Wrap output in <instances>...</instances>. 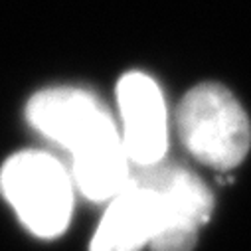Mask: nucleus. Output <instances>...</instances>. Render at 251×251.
I'll list each match as a JSON object with an SVG mask.
<instances>
[{
    "mask_svg": "<svg viewBox=\"0 0 251 251\" xmlns=\"http://www.w3.org/2000/svg\"><path fill=\"white\" fill-rule=\"evenodd\" d=\"M32 127L72 154L75 188L93 202H109L131 180L121 129L105 103L87 89L50 87L26 107Z\"/></svg>",
    "mask_w": 251,
    "mask_h": 251,
    "instance_id": "f257e3e1",
    "label": "nucleus"
},
{
    "mask_svg": "<svg viewBox=\"0 0 251 251\" xmlns=\"http://www.w3.org/2000/svg\"><path fill=\"white\" fill-rule=\"evenodd\" d=\"M121 137L131 164L149 168L164 162L168 113L158 83L143 72L125 74L117 83Z\"/></svg>",
    "mask_w": 251,
    "mask_h": 251,
    "instance_id": "39448f33",
    "label": "nucleus"
},
{
    "mask_svg": "<svg viewBox=\"0 0 251 251\" xmlns=\"http://www.w3.org/2000/svg\"><path fill=\"white\" fill-rule=\"evenodd\" d=\"M75 182L55 156L44 151L12 154L0 168V192L34 235H61L74 214Z\"/></svg>",
    "mask_w": 251,
    "mask_h": 251,
    "instance_id": "f03ea898",
    "label": "nucleus"
},
{
    "mask_svg": "<svg viewBox=\"0 0 251 251\" xmlns=\"http://www.w3.org/2000/svg\"><path fill=\"white\" fill-rule=\"evenodd\" d=\"M182 145L198 162L231 170L251 147V127L239 101L220 83H200L184 95L176 111Z\"/></svg>",
    "mask_w": 251,
    "mask_h": 251,
    "instance_id": "7ed1b4c3",
    "label": "nucleus"
},
{
    "mask_svg": "<svg viewBox=\"0 0 251 251\" xmlns=\"http://www.w3.org/2000/svg\"><path fill=\"white\" fill-rule=\"evenodd\" d=\"M158 194L160 220L152 251H192L198 233L210 220L214 198L198 174L178 164L160 162L139 168Z\"/></svg>",
    "mask_w": 251,
    "mask_h": 251,
    "instance_id": "20e7f679",
    "label": "nucleus"
},
{
    "mask_svg": "<svg viewBox=\"0 0 251 251\" xmlns=\"http://www.w3.org/2000/svg\"><path fill=\"white\" fill-rule=\"evenodd\" d=\"M160 220L158 194L151 182L133 172L109 206L91 239V251H141L151 245Z\"/></svg>",
    "mask_w": 251,
    "mask_h": 251,
    "instance_id": "423d86ee",
    "label": "nucleus"
}]
</instances>
